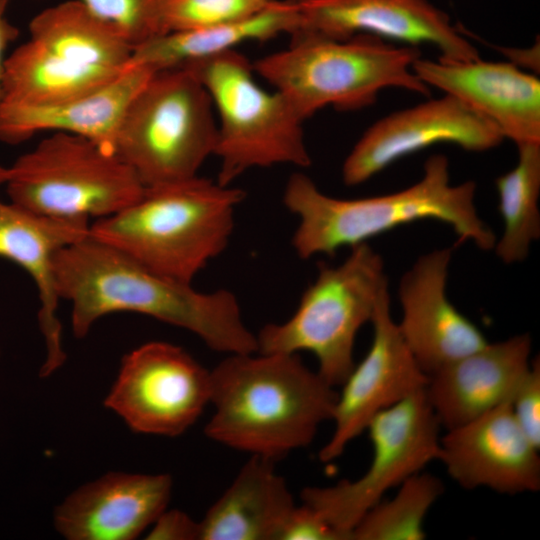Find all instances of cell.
Instances as JSON below:
<instances>
[{
	"mask_svg": "<svg viewBox=\"0 0 540 540\" xmlns=\"http://www.w3.org/2000/svg\"><path fill=\"white\" fill-rule=\"evenodd\" d=\"M476 185L450 181L445 155L430 156L421 179L386 195L341 199L323 193L303 173L287 181L284 206L298 219L292 246L301 259L333 256L343 247H354L401 225L432 219L449 225L459 243L473 242L482 250L493 249L496 236L479 217Z\"/></svg>",
	"mask_w": 540,
	"mask_h": 540,
	"instance_id": "3957f363",
	"label": "cell"
},
{
	"mask_svg": "<svg viewBox=\"0 0 540 540\" xmlns=\"http://www.w3.org/2000/svg\"><path fill=\"white\" fill-rule=\"evenodd\" d=\"M299 25L295 0H274L266 8L233 22L149 38L133 47L128 66H143L153 72L182 67L236 50L241 44L267 41L282 34L293 35Z\"/></svg>",
	"mask_w": 540,
	"mask_h": 540,
	"instance_id": "cb8c5ba5",
	"label": "cell"
},
{
	"mask_svg": "<svg viewBox=\"0 0 540 540\" xmlns=\"http://www.w3.org/2000/svg\"><path fill=\"white\" fill-rule=\"evenodd\" d=\"M9 176V167L0 165V185L6 184Z\"/></svg>",
	"mask_w": 540,
	"mask_h": 540,
	"instance_id": "836d02e7",
	"label": "cell"
},
{
	"mask_svg": "<svg viewBox=\"0 0 540 540\" xmlns=\"http://www.w3.org/2000/svg\"><path fill=\"white\" fill-rule=\"evenodd\" d=\"M211 371L205 435L272 461L308 446L332 420L338 392L299 354H229Z\"/></svg>",
	"mask_w": 540,
	"mask_h": 540,
	"instance_id": "7a4b0ae2",
	"label": "cell"
},
{
	"mask_svg": "<svg viewBox=\"0 0 540 540\" xmlns=\"http://www.w3.org/2000/svg\"><path fill=\"white\" fill-rule=\"evenodd\" d=\"M89 229L88 222L42 216L0 199V256L21 266L38 291V323L46 346L41 377L55 372L66 360L57 316L55 258L61 249L86 237Z\"/></svg>",
	"mask_w": 540,
	"mask_h": 540,
	"instance_id": "44dd1931",
	"label": "cell"
},
{
	"mask_svg": "<svg viewBox=\"0 0 540 540\" xmlns=\"http://www.w3.org/2000/svg\"><path fill=\"white\" fill-rule=\"evenodd\" d=\"M274 0H163L161 34L199 30L248 17Z\"/></svg>",
	"mask_w": 540,
	"mask_h": 540,
	"instance_id": "4316f807",
	"label": "cell"
},
{
	"mask_svg": "<svg viewBox=\"0 0 540 540\" xmlns=\"http://www.w3.org/2000/svg\"><path fill=\"white\" fill-rule=\"evenodd\" d=\"M295 1L300 25L293 35L347 40L364 34L405 46L433 45L441 53L439 60L445 62L480 58L464 31L429 0Z\"/></svg>",
	"mask_w": 540,
	"mask_h": 540,
	"instance_id": "5bb4252c",
	"label": "cell"
},
{
	"mask_svg": "<svg viewBox=\"0 0 540 540\" xmlns=\"http://www.w3.org/2000/svg\"><path fill=\"white\" fill-rule=\"evenodd\" d=\"M303 503V502H302ZM277 540H345L313 507L295 505L287 516Z\"/></svg>",
	"mask_w": 540,
	"mask_h": 540,
	"instance_id": "f546056e",
	"label": "cell"
},
{
	"mask_svg": "<svg viewBox=\"0 0 540 540\" xmlns=\"http://www.w3.org/2000/svg\"><path fill=\"white\" fill-rule=\"evenodd\" d=\"M371 323V346L340 386L332 417L334 430L319 452L322 462L340 457L377 413L423 390L427 384L428 376L392 318L388 289L380 295Z\"/></svg>",
	"mask_w": 540,
	"mask_h": 540,
	"instance_id": "9a60e30c",
	"label": "cell"
},
{
	"mask_svg": "<svg viewBox=\"0 0 540 540\" xmlns=\"http://www.w3.org/2000/svg\"><path fill=\"white\" fill-rule=\"evenodd\" d=\"M132 49L78 0L45 8L7 56L2 103L48 105L97 90L125 72Z\"/></svg>",
	"mask_w": 540,
	"mask_h": 540,
	"instance_id": "8992f818",
	"label": "cell"
},
{
	"mask_svg": "<svg viewBox=\"0 0 540 540\" xmlns=\"http://www.w3.org/2000/svg\"><path fill=\"white\" fill-rule=\"evenodd\" d=\"M504 140L500 131L458 99L445 94L387 115L370 126L342 165L348 186L364 183L397 160L439 143L486 151Z\"/></svg>",
	"mask_w": 540,
	"mask_h": 540,
	"instance_id": "4fadbf2b",
	"label": "cell"
},
{
	"mask_svg": "<svg viewBox=\"0 0 540 540\" xmlns=\"http://www.w3.org/2000/svg\"><path fill=\"white\" fill-rule=\"evenodd\" d=\"M528 334L487 343L428 375L426 398L446 430L511 402L530 367Z\"/></svg>",
	"mask_w": 540,
	"mask_h": 540,
	"instance_id": "ffe728a7",
	"label": "cell"
},
{
	"mask_svg": "<svg viewBox=\"0 0 540 540\" xmlns=\"http://www.w3.org/2000/svg\"><path fill=\"white\" fill-rule=\"evenodd\" d=\"M217 124L211 99L186 67L153 72L131 100L113 151L145 187L186 180L211 155Z\"/></svg>",
	"mask_w": 540,
	"mask_h": 540,
	"instance_id": "9c48e42d",
	"label": "cell"
},
{
	"mask_svg": "<svg viewBox=\"0 0 540 540\" xmlns=\"http://www.w3.org/2000/svg\"><path fill=\"white\" fill-rule=\"evenodd\" d=\"M90 12L114 26L134 47L161 34L163 0H78Z\"/></svg>",
	"mask_w": 540,
	"mask_h": 540,
	"instance_id": "83f0119b",
	"label": "cell"
},
{
	"mask_svg": "<svg viewBox=\"0 0 540 540\" xmlns=\"http://www.w3.org/2000/svg\"><path fill=\"white\" fill-rule=\"evenodd\" d=\"M153 73L128 66L105 86L48 105L0 104V140L15 144L39 132L82 136L113 150L122 118L136 93Z\"/></svg>",
	"mask_w": 540,
	"mask_h": 540,
	"instance_id": "7402d4cb",
	"label": "cell"
},
{
	"mask_svg": "<svg viewBox=\"0 0 540 540\" xmlns=\"http://www.w3.org/2000/svg\"><path fill=\"white\" fill-rule=\"evenodd\" d=\"M517 148L516 165L495 181L503 232L493 248L506 264L524 261L540 237V143Z\"/></svg>",
	"mask_w": 540,
	"mask_h": 540,
	"instance_id": "d4e9b609",
	"label": "cell"
},
{
	"mask_svg": "<svg viewBox=\"0 0 540 540\" xmlns=\"http://www.w3.org/2000/svg\"><path fill=\"white\" fill-rule=\"evenodd\" d=\"M10 0H0V104L3 101L4 91V75L6 65V51L9 45L16 40L19 31L6 16L7 8Z\"/></svg>",
	"mask_w": 540,
	"mask_h": 540,
	"instance_id": "1f68e13d",
	"label": "cell"
},
{
	"mask_svg": "<svg viewBox=\"0 0 540 540\" xmlns=\"http://www.w3.org/2000/svg\"><path fill=\"white\" fill-rule=\"evenodd\" d=\"M171 491L168 474L111 472L56 507L54 525L69 540H132L167 508Z\"/></svg>",
	"mask_w": 540,
	"mask_h": 540,
	"instance_id": "d6986e66",
	"label": "cell"
},
{
	"mask_svg": "<svg viewBox=\"0 0 540 540\" xmlns=\"http://www.w3.org/2000/svg\"><path fill=\"white\" fill-rule=\"evenodd\" d=\"M244 198L243 190L198 175L149 186L91 224L89 235L163 276L192 283L226 249Z\"/></svg>",
	"mask_w": 540,
	"mask_h": 540,
	"instance_id": "277c9868",
	"label": "cell"
},
{
	"mask_svg": "<svg viewBox=\"0 0 540 540\" xmlns=\"http://www.w3.org/2000/svg\"><path fill=\"white\" fill-rule=\"evenodd\" d=\"M182 67L198 78L214 108L218 183L232 185L253 168L311 165L304 120L280 92L255 81L245 56L232 50Z\"/></svg>",
	"mask_w": 540,
	"mask_h": 540,
	"instance_id": "ba28073f",
	"label": "cell"
},
{
	"mask_svg": "<svg viewBox=\"0 0 540 540\" xmlns=\"http://www.w3.org/2000/svg\"><path fill=\"white\" fill-rule=\"evenodd\" d=\"M451 257V248L420 256L398 287L402 318L397 326L427 376L488 343L477 325L447 297Z\"/></svg>",
	"mask_w": 540,
	"mask_h": 540,
	"instance_id": "e0dca14e",
	"label": "cell"
},
{
	"mask_svg": "<svg viewBox=\"0 0 540 540\" xmlns=\"http://www.w3.org/2000/svg\"><path fill=\"white\" fill-rule=\"evenodd\" d=\"M440 427L424 389L411 394L368 423L373 455L362 476L331 486L303 488L302 502L317 510L345 540H351L353 528L387 491L437 460Z\"/></svg>",
	"mask_w": 540,
	"mask_h": 540,
	"instance_id": "8fae6325",
	"label": "cell"
},
{
	"mask_svg": "<svg viewBox=\"0 0 540 540\" xmlns=\"http://www.w3.org/2000/svg\"><path fill=\"white\" fill-rule=\"evenodd\" d=\"M55 272L60 299L72 305L78 338L107 314L134 312L183 328L219 353L258 352L256 334L245 324L232 292L197 291L89 234L57 253Z\"/></svg>",
	"mask_w": 540,
	"mask_h": 540,
	"instance_id": "6da1fadb",
	"label": "cell"
},
{
	"mask_svg": "<svg viewBox=\"0 0 540 540\" xmlns=\"http://www.w3.org/2000/svg\"><path fill=\"white\" fill-rule=\"evenodd\" d=\"M291 37L287 49L252 65L304 121L326 106L342 111L367 107L385 88L430 95L429 87L412 70L421 57L418 47L397 46L364 34L347 40L311 34Z\"/></svg>",
	"mask_w": 540,
	"mask_h": 540,
	"instance_id": "5b68a950",
	"label": "cell"
},
{
	"mask_svg": "<svg viewBox=\"0 0 540 540\" xmlns=\"http://www.w3.org/2000/svg\"><path fill=\"white\" fill-rule=\"evenodd\" d=\"M539 42L534 43V45L528 49H515V48H497L502 51L501 53L505 55L510 61V63L521 69L532 70L535 74L539 72L540 64V50Z\"/></svg>",
	"mask_w": 540,
	"mask_h": 540,
	"instance_id": "d6a6232c",
	"label": "cell"
},
{
	"mask_svg": "<svg viewBox=\"0 0 540 540\" xmlns=\"http://www.w3.org/2000/svg\"><path fill=\"white\" fill-rule=\"evenodd\" d=\"M414 74L492 123L516 145L540 143V80L510 62L418 58Z\"/></svg>",
	"mask_w": 540,
	"mask_h": 540,
	"instance_id": "ac0fdd59",
	"label": "cell"
},
{
	"mask_svg": "<svg viewBox=\"0 0 540 540\" xmlns=\"http://www.w3.org/2000/svg\"><path fill=\"white\" fill-rule=\"evenodd\" d=\"M10 201L36 214L88 222L116 214L143 193L132 168L88 138L53 132L9 166Z\"/></svg>",
	"mask_w": 540,
	"mask_h": 540,
	"instance_id": "30bf717a",
	"label": "cell"
},
{
	"mask_svg": "<svg viewBox=\"0 0 540 540\" xmlns=\"http://www.w3.org/2000/svg\"><path fill=\"white\" fill-rule=\"evenodd\" d=\"M390 500H381L359 520L351 540H423L424 519L444 490L442 481L419 472L406 479Z\"/></svg>",
	"mask_w": 540,
	"mask_h": 540,
	"instance_id": "484cf974",
	"label": "cell"
},
{
	"mask_svg": "<svg viewBox=\"0 0 540 540\" xmlns=\"http://www.w3.org/2000/svg\"><path fill=\"white\" fill-rule=\"evenodd\" d=\"M211 371L177 345L151 341L126 354L104 403L137 433L178 436L210 404Z\"/></svg>",
	"mask_w": 540,
	"mask_h": 540,
	"instance_id": "7c38bea8",
	"label": "cell"
},
{
	"mask_svg": "<svg viewBox=\"0 0 540 540\" xmlns=\"http://www.w3.org/2000/svg\"><path fill=\"white\" fill-rule=\"evenodd\" d=\"M350 249L336 266L319 264L288 320L269 323L256 334L260 353H312L317 372L333 387L341 386L353 369L357 333L371 322L388 289L382 257L367 243Z\"/></svg>",
	"mask_w": 540,
	"mask_h": 540,
	"instance_id": "52a82bcc",
	"label": "cell"
},
{
	"mask_svg": "<svg viewBox=\"0 0 540 540\" xmlns=\"http://www.w3.org/2000/svg\"><path fill=\"white\" fill-rule=\"evenodd\" d=\"M511 408L518 424L540 449V361L531 360V364L520 381L512 399Z\"/></svg>",
	"mask_w": 540,
	"mask_h": 540,
	"instance_id": "f1b7e54d",
	"label": "cell"
},
{
	"mask_svg": "<svg viewBox=\"0 0 540 540\" xmlns=\"http://www.w3.org/2000/svg\"><path fill=\"white\" fill-rule=\"evenodd\" d=\"M149 540H200V524L180 510H164L151 525Z\"/></svg>",
	"mask_w": 540,
	"mask_h": 540,
	"instance_id": "4dcf8cb0",
	"label": "cell"
},
{
	"mask_svg": "<svg viewBox=\"0 0 540 540\" xmlns=\"http://www.w3.org/2000/svg\"><path fill=\"white\" fill-rule=\"evenodd\" d=\"M538 452L506 402L447 430L440 437L437 460L465 489L485 487L514 495L540 489Z\"/></svg>",
	"mask_w": 540,
	"mask_h": 540,
	"instance_id": "2e32d148",
	"label": "cell"
},
{
	"mask_svg": "<svg viewBox=\"0 0 540 540\" xmlns=\"http://www.w3.org/2000/svg\"><path fill=\"white\" fill-rule=\"evenodd\" d=\"M272 460L251 456L200 524V540H277L296 505Z\"/></svg>",
	"mask_w": 540,
	"mask_h": 540,
	"instance_id": "603a6c76",
	"label": "cell"
}]
</instances>
